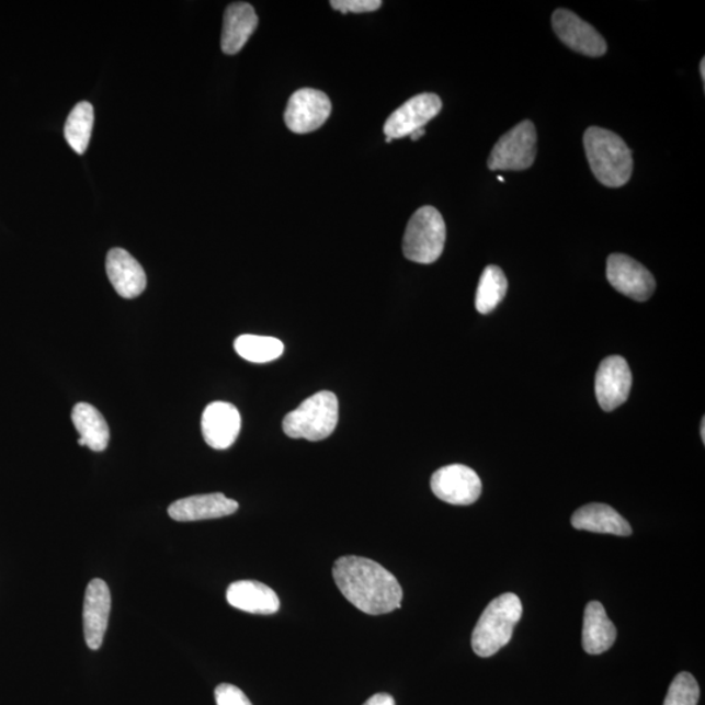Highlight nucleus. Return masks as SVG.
<instances>
[{"label":"nucleus","instance_id":"9d476101","mask_svg":"<svg viewBox=\"0 0 705 705\" xmlns=\"http://www.w3.org/2000/svg\"><path fill=\"white\" fill-rule=\"evenodd\" d=\"M441 111L440 95L417 94L389 116L385 125V134L391 140L406 138L427 126Z\"/></svg>","mask_w":705,"mask_h":705},{"label":"nucleus","instance_id":"20e7f679","mask_svg":"<svg viewBox=\"0 0 705 705\" xmlns=\"http://www.w3.org/2000/svg\"><path fill=\"white\" fill-rule=\"evenodd\" d=\"M339 422V400L330 391L309 397L287 413L283 421L284 433L293 440L319 442L330 436Z\"/></svg>","mask_w":705,"mask_h":705},{"label":"nucleus","instance_id":"0eeeda50","mask_svg":"<svg viewBox=\"0 0 705 705\" xmlns=\"http://www.w3.org/2000/svg\"><path fill=\"white\" fill-rule=\"evenodd\" d=\"M332 104L317 89L303 88L292 94L284 114L285 125L294 134L317 132L330 118Z\"/></svg>","mask_w":705,"mask_h":705},{"label":"nucleus","instance_id":"423d86ee","mask_svg":"<svg viewBox=\"0 0 705 705\" xmlns=\"http://www.w3.org/2000/svg\"><path fill=\"white\" fill-rule=\"evenodd\" d=\"M536 155V127L531 121H523L497 141L491 150L488 167L492 171H522L535 163Z\"/></svg>","mask_w":705,"mask_h":705},{"label":"nucleus","instance_id":"6ab92c4d","mask_svg":"<svg viewBox=\"0 0 705 705\" xmlns=\"http://www.w3.org/2000/svg\"><path fill=\"white\" fill-rule=\"evenodd\" d=\"M571 524L575 530L605 533V535L627 537L633 533L632 525L625 518L611 505L602 503L587 504L575 511Z\"/></svg>","mask_w":705,"mask_h":705},{"label":"nucleus","instance_id":"412c9836","mask_svg":"<svg viewBox=\"0 0 705 705\" xmlns=\"http://www.w3.org/2000/svg\"><path fill=\"white\" fill-rule=\"evenodd\" d=\"M72 422L79 431L86 447L94 452L105 451L111 441V430L98 409L91 403L80 402L72 410Z\"/></svg>","mask_w":705,"mask_h":705},{"label":"nucleus","instance_id":"c756f323","mask_svg":"<svg viewBox=\"0 0 705 705\" xmlns=\"http://www.w3.org/2000/svg\"><path fill=\"white\" fill-rule=\"evenodd\" d=\"M704 64H705V59H702V64H701V72H702L703 83H704V81H705V70H704V68H705V67H704Z\"/></svg>","mask_w":705,"mask_h":705},{"label":"nucleus","instance_id":"5701e85b","mask_svg":"<svg viewBox=\"0 0 705 705\" xmlns=\"http://www.w3.org/2000/svg\"><path fill=\"white\" fill-rule=\"evenodd\" d=\"M93 122V106L87 101L80 102V104L72 109L71 114L68 115L65 136L68 146L78 155H83L89 146V141H91Z\"/></svg>","mask_w":705,"mask_h":705},{"label":"nucleus","instance_id":"39448f33","mask_svg":"<svg viewBox=\"0 0 705 705\" xmlns=\"http://www.w3.org/2000/svg\"><path fill=\"white\" fill-rule=\"evenodd\" d=\"M446 237V223L441 212L427 205L416 211L408 223L402 241L403 255L414 263H434L442 255Z\"/></svg>","mask_w":705,"mask_h":705},{"label":"nucleus","instance_id":"f03ea898","mask_svg":"<svg viewBox=\"0 0 705 705\" xmlns=\"http://www.w3.org/2000/svg\"><path fill=\"white\" fill-rule=\"evenodd\" d=\"M584 148L592 173L606 187H622L633 175L634 160L625 140L611 129L590 127Z\"/></svg>","mask_w":705,"mask_h":705},{"label":"nucleus","instance_id":"7ed1b4c3","mask_svg":"<svg viewBox=\"0 0 705 705\" xmlns=\"http://www.w3.org/2000/svg\"><path fill=\"white\" fill-rule=\"evenodd\" d=\"M523 615L522 601L513 593H504L486 606L471 635V647L480 657L494 656L508 646Z\"/></svg>","mask_w":705,"mask_h":705},{"label":"nucleus","instance_id":"f8f14e48","mask_svg":"<svg viewBox=\"0 0 705 705\" xmlns=\"http://www.w3.org/2000/svg\"><path fill=\"white\" fill-rule=\"evenodd\" d=\"M633 386L632 369L627 361L619 355H612L601 362L595 374V396L605 412H613L628 399Z\"/></svg>","mask_w":705,"mask_h":705},{"label":"nucleus","instance_id":"1a4fd4ad","mask_svg":"<svg viewBox=\"0 0 705 705\" xmlns=\"http://www.w3.org/2000/svg\"><path fill=\"white\" fill-rule=\"evenodd\" d=\"M606 277L615 291L638 303H646L656 289L652 273L625 254H612L606 263Z\"/></svg>","mask_w":705,"mask_h":705},{"label":"nucleus","instance_id":"dca6fc26","mask_svg":"<svg viewBox=\"0 0 705 705\" xmlns=\"http://www.w3.org/2000/svg\"><path fill=\"white\" fill-rule=\"evenodd\" d=\"M106 272L115 292L123 298L133 299L146 291V272L138 260L126 250L113 249L109 251Z\"/></svg>","mask_w":705,"mask_h":705},{"label":"nucleus","instance_id":"bb28decb","mask_svg":"<svg viewBox=\"0 0 705 705\" xmlns=\"http://www.w3.org/2000/svg\"><path fill=\"white\" fill-rule=\"evenodd\" d=\"M332 9L342 13H365L379 10L380 0H332Z\"/></svg>","mask_w":705,"mask_h":705},{"label":"nucleus","instance_id":"2eb2a0df","mask_svg":"<svg viewBox=\"0 0 705 705\" xmlns=\"http://www.w3.org/2000/svg\"><path fill=\"white\" fill-rule=\"evenodd\" d=\"M239 504L221 492L193 496L180 499L170 504L169 516L175 522H198V520L218 519L232 515Z\"/></svg>","mask_w":705,"mask_h":705},{"label":"nucleus","instance_id":"a211bd4d","mask_svg":"<svg viewBox=\"0 0 705 705\" xmlns=\"http://www.w3.org/2000/svg\"><path fill=\"white\" fill-rule=\"evenodd\" d=\"M226 600L232 607L251 614H275L280 609V599L269 585L254 580H241L232 583L226 591Z\"/></svg>","mask_w":705,"mask_h":705},{"label":"nucleus","instance_id":"ddd939ff","mask_svg":"<svg viewBox=\"0 0 705 705\" xmlns=\"http://www.w3.org/2000/svg\"><path fill=\"white\" fill-rule=\"evenodd\" d=\"M111 611V590L104 580L93 579L87 587L83 611L84 638L89 648L98 650L102 647Z\"/></svg>","mask_w":705,"mask_h":705},{"label":"nucleus","instance_id":"7c9ffc66","mask_svg":"<svg viewBox=\"0 0 705 705\" xmlns=\"http://www.w3.org/2000/svg\"><path fill=\"white\" fill-rule=\"evenodd\" d=\"M702 441L705 442V421H702Z\"/></svg>","mask_w":705,"mask_h":705},{"label":"nucleus","instance_id":"393cba45","mask_svg":"<svg viewBox=\"0 0 705 705\" xmlns=\"http://www.w3.org/2000/svg\"><path fill=\"white\" fill-rule=\"evenodd\" d=\"M701 689L693 674L683 672L678 674L670 684L663 705H697Z\"/></svg>","mask_w":705,"mask_h":705},{"label":"nucleus","instance_id":"6e6552de","mask_svg":"<svg viewBox=\"0 0 705 705\" xmlns=\"http://www.w3.org/2000/svg\"><path fill=\"white\" fill-rule=\"evenodd\" d=\"M431 490L443 502L469 505L481 497L482 482L474 469L452 464L436 470L431 477Z\"/></svg>","mask_w":705,"mask_h":705},{"label":"nucleus","instance_id":"2f4dec72","mask_svg":"<svg viewBox=\"0 0 705 705\" xmlns=\"http://www.w3.org/2000/svg\"><path fill=\"white\" fill-rule=\"evenodd\" d=\"M498 180H499V181H501V182H504V178H503V177H498Z\"/></svg>","mask_w":705,"mask_h":705},{"label":"nucleus","instance_id":"f257e3e1","mask_svg":"<svg viewBox=\"0 0 705 705\" xmlns=\"http://www.w3.org/2000/svg\"><path fill=\"white\" fill-rule=\"evenodd\" d=\"M332 572L342 595L361 612L380 615L400 609L402 590L399 581L374 560L341 557L334 562Z\"/></svg>","mask_w":705,"mask_h":705},{"label":"nucleus","instance_id":"a878e982","mask_svg":"<svg viewBox=\"0 0 705 705\" xmlns=\"http://www.w3.org/2000/svg\"><path fill=\"white\" fill-rule=\"evenodd\" d=\"M217 705H252L241 689L223 683L215 691Z\"/></svg>","mask_w":705,"mask_h":705},{"label":"nucleus","instance_id":"cd10ccee","mask_svg":"<svg viewBox=\"0 0 705 705\" xmlns=\"http://www.w3.org/2000/svg\"><path fill=\"white\" fill-rule=\"evenodd\" d=\"M364 705H395V701L391 695L380 693L369 697Z\"/></svg>","mask_w":705,"mask_h":705},{"label":"nucleus","instance_id":"4468645a","mask_svg":"<svg viewBox=\"0 0 705 705\" xmlns=\"http://www.w3.org/2000/svg\"><path fill=\"white\" fill-rule=\"evenodd\" d=\"M241 423V414L232 403L211 402L202 417L204 441L215 450L229 448L237 441Z\"/></svg>","mask_w":705,"mask_h":705},{"label":"nucleus","instance_id":"4be33fe9","mask_svg":"<svg viewBox=\"0 0 705 705\" xmlns=\"http://www.w3.org/2000/svg\"><path fill=\"white\" fill-rule=\"evenodd\" d=\"M509 289L508 277L497 265L486 266L476 294V309L480 314L494 311Z\"/></svg>","mask_w":705,"mask_h":705},{"label":"nucleus","instance_id":"b1692460","mask_svg":"<svg viewBox=\"0 0 705 705\" xmlns=\"http://www.w3.org/2000/svg\"><path fill=\"white\" fill-rule=\"evenodd\" d=\"M238 355L252 364H265L282 357L284 344L275 338L242 334L235 341Z\"/></svg>","mask_w":705,"mask_h":705},{"label":"nucleus","instance_id":"9b49d317","mask_svg":"<svg viewBox=\"0 0 705 705\" xmlns=\"http://www.w3.org/2000/svg\"><path fill=\"white\" fill-rule=\"evenodd\" d=\"M552 23L558 38L571 50L592 58H599L606 54L605 38L591 24L581 20L577 13L559 9L553 13Z\"/></svg>","mask_w":705,"mask_h":705},{"label":"nucleus","instance_id":"c85d7f7f","mask_svg":"<svg viewBox=\"0 0 705 705\" xmlns=\"http://www.w3.org/2000/svg\"><path fill=\"white\" fill-rule=\"evenodd\" d=\"M424 133H427V132H424V129L421 128V129H419V132H416L412 135H410V139H412L413 141L419 140L421 138V136L424 135Z\"/></svg>","mask_w":705,"mask_h":705},{"label":"nucleus","instance_id":"f3484780","mask_svg":"<svg viewBox=\"0 0 705 705\" xmlns=\"http://www.w3.org/2000/svg\"><path fill=\"white\" fill-rule=\"evenodd\" d=\"M259 19L254 7L249 3H231L225 11L221 49L228 56L241 52L255 32Z\"/></svg>","mask_w":705,"mask_h":705},{"label":"nucleus","instance_id":"aec40b11","mask_svg":"<svg viewBox=\"0 0 705 705\" xmlns=\"http://www.w3.org/2000/svg\"><path fill=\"white\" fill-rule=\"evenodd\" d=\"M617 639V628L609 619L604 606L599 601L587 605L583 623V648L587 653L601 655L611 649Z\"/></svg>","mask_w":705,"mask_h":705}]
</instances>
